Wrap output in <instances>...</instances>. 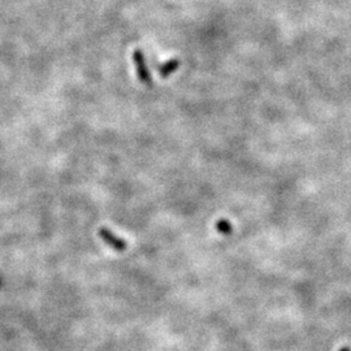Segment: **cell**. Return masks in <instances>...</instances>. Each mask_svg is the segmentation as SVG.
Returning a JSON list of instances; mask_svg holds the SVG:
<instances>
[{
    "mask_svg": "<svg viewBox=\"0 0 351 351\" xmlns=\"http://www.w3.org/2000/svg\"><path fill=\"white\" fill-rule=\"evenodd\" d=\"M133 60H134V65H136V69H137V76H138L141 84L146 85V86H151V85H152V78H151V74H150L145 53H143L139 49H137L136 51L133 52Z\"/></svg>",
    "mask_w": 351,
    "mask_h": 351,
    "instance_id": "1",
    "label": "cell"
},
{
    "mask_svg": "<svg viewBox=\"0 0 351 351\" xmlns=\"http://www.w3.org/2000/svg\"><path fill=\"white\" fill-rule=\"evenodd\" d=\"M99 237H100L101 240L104 241L105 244L108 245L109 247H112L113 250L116 251H125L126 250V242L125 241H122L121 238H118L116 234H113L109 229H107V228H101V229H99Z\"/></svg>",
    "mask_w": 351,
    "mask_h": 351,
    "instance_id": "2",
    "label": "cell"
},
{
    "mask_svg": "<svg viewBox=\"0 0 351 351\" xmlns=\"http://www.w3.org/2000/svg\"><path fill=\"white\" fill-rule=\"evenodd\" d=\"M180 65H181L180 59H170L169 61L164 63L163 65L160 66L159 74L163 77V78H167V77H169L170 74H173L174 72L180 68Z\"/></svg>",
    "mask_w": 351,
    "mask_h": 351,
    "instance_id": "3",
    "label": "cell"
},
{
    "mask_svg": "<svg viewBox=\"0 0 351 351\" xmlns=\"http://www.w3.org/2000/svg\"><path fill=\"white\" fill-rule=\"evenodd\" d=\"M216 230H217L220 234H223V236H229V234L233 232V228H232V224H230L228 220L221 219L216 223Z\"/></svg>",
    "mask_w": 351,
    "mask_h": 351,
    "instance_id": "4",
    "label": "cell"
},
{
    "mask_svg": "<svg viewBox=\"0 0 351 351\" xmlns=\"http://www.w3.org/2000/svg\"><path fill=\"white\" fill-rule=\"evenodd\" d=\"M340 351H350V349H349V348H342Z\"/></svg>",
    "mask_w": 351,
    "mask_h": 351,
    "instance_id": "5",
    "label": "cell"
}]
</instances>
